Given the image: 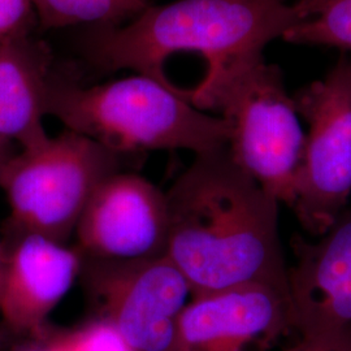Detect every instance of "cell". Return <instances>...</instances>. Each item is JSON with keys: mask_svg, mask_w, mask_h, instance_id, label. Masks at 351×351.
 Wrapping results in <instances>:
<instances>
[{"mask_svg": "<svg viewBox=\"0 0 351 351\" xmlns=\"http://www.w3.org/2000/svg\"><path fill=\"white\" fill-rule=\"evenodd\" d=\"M295 107L307 124L291 210L314 237L330 228L351 195V59L302 88Z\"/></svg>", "mask_w": 351, "mask_h": 351, "instance_id": "6", "label": "cell"}, {"mask_svg": "<svg viewBox=\"0 0 351 351\" xmlns=\"http://www.w3.org/2000/svg\"><path fill=\"white\" fill-rule=\"evenodd\" d=\"M3 263H4V250H3V243L0 239V281H1V274H3Z\"/></svg>", "mask_w": 351, "mask_h": 351, "instance_id": "20", "label": "cell"}, {"mask_svg": "<svg viewBox=\"0 0 351 351\" xmlns=\"http://www.w3.org/2000/svg\"><path fill=\"white\" fill-rule=\"evenodd\" d=\"M304 20L295 4L284 0H176L150 5L120 26H93L80 38L85 60L99 72L130 69L163 85L165 60L195 52L213 77L263 55V49Z\"/></svg>", "mask_w": 351, "mask_h": 351, "instance_id": "2", "label": "cell"}, {"mask_svg": "<svg viewBox=\"0 0 351 351\" xmlns=\"http://www.w3.org/2000/svg\"><path fill=\"white\" fill-rule=\"evenodd\" d=\"M39 29L33 0H0V45Z\"/></svg>", "mask_w": 351, "mask_h": 351, "instance_id": "16", "label": "cell"}, {"mask_svg": "<svg viewBox=\"0 0 351 351\" xmlns=\"http://www.w3.org/2000/svg\"><path fill=\"white\" fill-rule=\"evenodd\" d=\"M0 351H1V337H0Z\"/></svg>", "mask_w": 351, "mask_h": 351, "instance_id": "21", "label": "cell"}, {"mask_svg": "<svg viewBox=\"0 0 351 351\" xmlns=\"http://www.w3.org/2000/svg\"><path fill=\"white\" fill-rule=\"evenodd\" d=\"M19 151H20L19 147H16L11 142L0 139V180H1L3 173H4V169H5L7 164L10 163V160Z\"/></svg>", "mask_w": 351, "mask_h": 351, "instance_id": "17", "label": "cell"}, {"mask_svg": "<svg viewBox=\"0 0 351 351\" xmlns=\"http://www.w3.org/2000/svg\"><path fill=\"white\" fill-rule=\"evenodd\" d=\"M125 156L68 129L19 151L0 180L10 207L5 236L38 234L66 245L95 190L125 171Z\"/></svg>", "mask_w": 351, "mask_h": 351, "instance_id": "5", "label": "cell"}, {"mask_svg": "<svg viewBox=\"0 0 351 351\" xmlns=\"http://www.w3.org/2000/svg\"><path fill=\"white\" fill-rule=\"evenodd\" d=\"M45 333L40 337L32 339L33 341L30 343H26V346H24L20 351H59L51 343Z\"/></svg>", "mask_w": 351, "mask_h": 351, "instance_id": "18", "label": "cell"}, {"mask_svg": "<svg viewBox=\"0 0 351 351\" xmlns=\"http://www.w3.org/2000/svg\"><path fill=\"white\" fill-rule=\"evenodd\" d=\"M293 329L288 294L247 284L191 297L172 351L268 350Z\"/></svg>", "mask_w": 351, "mask_h": 351, "instance_id": "10", "label": "cell"}, {"mask_svg": "<svg viewBox=\"0 0 351 351\" xmlns=\"http://www.w3.org/2000/svg\"><path fill=\"white\" fill-rule=\"evenodd\" d=\"M39 29L120 26L150 7L149 0H33Z\"/></svg>", "mask_w": 351, "mask_h": 351, "instance_id": "13", "label": "cell"}, {"mask_svg": "<svg viewBox=\"0 0 351 351\" xmlns=\"http://www.w3.org/2000/svg\"><path fill=\"white\" fill-rule=\"evenodd\" d=\"M45 111L65 129L124 155L156 150L198 155L226 147L230 137L226 119L193 106L188 90L143 75L82 86L53 69Z\"/></svg>", "mask_w": 351, "mask_h": 351, "instance_id": "3", "label": "cell"}, {"mask_svg": "<svg viewBox=\"0 0 351 351\" xmlns=\"http://www.w3.org/2000/svg\"><path fill=\"white\" fill-rule=\"evenodd\" d=\"M188 99L202 111H216L226 119L230 126L228 149L236 163L291 208L306 134L276 65L265 63L263 55L236 64L204 77L188 90Z\"/></svg>", "mask_w": 351, "mask_h": 351, "instance_id": "4", "label": "cell"}, {"mask_svg": "<svg viewBox=\"0 0 351 351\" xmlns=\"http://www.w3.org/2000/svg\"><path fill=\"white\" fill-rule=\"evenodd\" d=\"M0 281V319L16 336L37 339L46 322L80 276L82 255L38 234H11Z\"/></svg>", "mask_w": 351, "mask_h": 351, "instance_id": "11", "label": "cell"}, {"mask_svg": "<svg viewBox=\"0 0 351 351\" xmlns=\"http://www.w3.org/2000/svg\"><path fill=\"white\" fill-rule=\"evenodd\" d=\"M81 255L133 261L167 255L165 191L146 177L121 171L106 178L75 228Z\"/></svg>", "mask_w": 351, "mask_h": 351, "instance_id": "9", "label": "cell"}, {"mask_svg": "<svg viewBox=\"0 0 351 351\" xmlns=\"http://www.w3.org/2000/svg\"><path fill=\"white\" fill-rule=\"evenodd\" d=\"M284 351H316L313 349V348H310V346H307V345H304L303 342H301L300 339H298V342L295 343V345H293V346H290L288 349H285Z\"/></svg>", "mask_w": 351, "mask_h": 351, "instance_id": "19", "label": "cell"}, {"mask_svg": "<svg viewBox=\"0 0 351 351\" xmlns=\"http://www.w3.org/2000/svg\"><path fill=\"white\" fill-rule=\"evenodd\" d=\"M84 289L136 351H172L191 289L167 256L133 261L82 255Z\"/></svg>", "mask_w": 351, "mask_h": 351, "instance_id": "7", "label": "cell"}, {"mask_svg": "<svg viewBox=\"0 0 351 351\" xmlns=\"http://www.w3.org/2000/svg\"><path fill=\"white\" fill-rule=\"evenodd\" d=\"M46 337L59 351H136L120 330L104 317H98L75 330Z\"/></svg>", "mask_w": 351, "mask_h": 351, "instance_id": "15", "label": "cell"}, {"mask_svg": "<svg viewBox=\"0 0 351 351\" xmlns=\"http://www.w3.org/2000/svg\"><path fill=\"white\" fill-rule=\"evenodd\" d=\"M53 69L50 46L36 33L0 45V139L19 150L49 139L43 117Z\"/></svg>", "mask_w": 351, "mask_h": 351, "instance_id": "12", "label": "cell"}, {"mask_svg": "<svg viewBox=\"0 0 351 351\" xmlns=\"http://www.w3.org/2000/svg\"><path fill=\"white\" fill-rule=\"evenodd\" d=\"M295 5L304 20L291 26L282 39L351 50V0H300Z\"/></svg>", "mask_w": 351, "mask_h": 351, "instance_id": "14", "label": "cell"}, {"mask_svg": "<svg viewBox=\"0 0 351 351\" xmlns=\"http://www.w3.org/2000/svg\"><path fill=\"white\" fill-rule=\"evenodd\" d=\"M165 195L167 256L186 277L193 297L247 284L289 295L280 203L228 146L195 155Z\"/></svg>", "mask_w": 351, "mask_h": 351, "instance_id": "1", "label": "cell"}, {"mask_svg": "<svg viewBox=\"0 0 351 351\" xmlns=\"http://www.w3.org/2000/svg\"><path fill=\"white\" fill-rule=\"evenodd\" d=\"M289 268L293 329L316 351H351V208L316 241L293 239Z\"/></svg>", "mask_w": 351, "mask_h": 351, "instance_id": "8", "label": "cell"}]
</instances>
